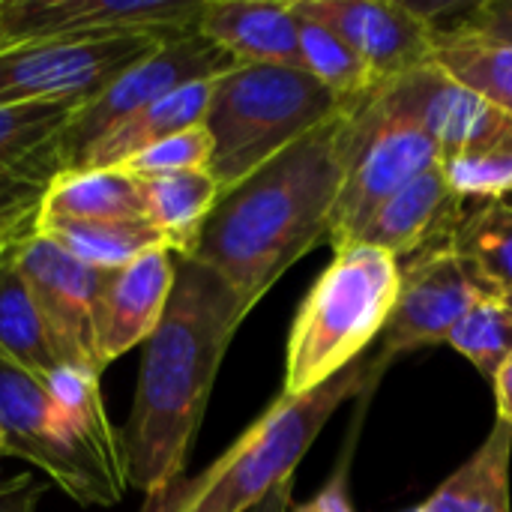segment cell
Returning <instances> with one entry per match:
<instances>
[{
	"label": "cell",
	"mask_w": 512,
	"mask_h": 512,
	"mask_svg": "<svg viewBox=\"0 0 512 512\" xmlns=\"http://www.w3.org/2000/svg\"><path fill=\"white\" fill-rule=\"evenodd\" d=\"M249 312L222 276L177 258L174 291L144 342L132 411L120 429L129 486L147 501L183 483L225 351Z\"/></svg>",
	"instance_id": "cell-1"
},
{
	"label": "cell",
	"mask_w": 512,
	"mask_h": 512,
	"mask_svg": "<svg viewBox=\"0 0 512 512\" xmlns=\"http://www.w3.org/2000/svg\"><path fill=\"white\" fill-rule=\"evenodd\" d=\"M345 111L222 192L207 216L192 261L222 276L249 309L330 237L345 177Z\"/></svg>",
	"instance_id": "cell-2"
},
{
	"label": "cell",
	"mask_w": 512,
	"mask_h": 512,
	"mask_svg": "<svg viewBox=\"0 0 512 512\" xmlns=\"http://www.w3.org/2000/svg\"><path fill=\"white\" fill-rule=\"evenodd\" d=\"M0 438L3 456L30 462L81 507H114L129 489L123 438L96 375L60 369L42 381L0 360Z\"/></svg>",
	"instance_id": "cell-3"
},
{
	"label": "cell",
	"mask_w": 512,
	"mask_h": 512,
	"mask_svg": "<svg viewBox=\"0 0 512 512\" xmlns=\"http://www.w3.org/2000/svg\"><path fill=\"white\" fill-rule=\"evenodd\" d=\"M381 375L375 357H363L306 396H279L207 471L147 501L144 512H246L276 486L294 480L297 465L327 420Z\"/></svg>",
	"instance_id": "cell-4"
},
{
	"label": "cell",
	"mask_w": 512,
	"mask_h": 512,
	"mask_svg": "<svg viewBox=\"0 0 512 512\" xmlns=\"http://www.w3.org/2000/svg\"><path fill=\"white\" fill-rule=\"evenodd\" d=\"M399 297V261L375 246L333 255L300 303L288 345L282 396H306L366 357Z\"/></svg>",
	"instance_id": "cell-5"
},
{
	"label": "cell",
	"mask_w": 512,
	"mask_h": 512,
	"mask_svg": "<svg viewBox=\"0 0 512 512\" xmlns=\"http://www.w3.org/2000/svg\"><path fill=\"white\" fill-rule=\"evenodd\" d=\"M345 108L300 66L237 63L213 78L204 114L213 141L207 171L228 192Z\"/></svg>",
	"instance_id": "cell-6"
},
{
	"label": "cell",
	"mask_w": 512,
	"mask_h": 512,
	"mask_svg": "<svg viewBox=\"0 0 512 512\" xmlns=\"http://www.w3.org/2000/svg\"><path fill=\"white\" fill-rule=\"evenodd\" d=\"M342 159L345 177L327 237L333 252L354 246L387 198L441 162L435 144L411 123L384 111L375 90L345 111Z\"/></svg>",
	"instance_id": "cell-7"
},
{
	"label": "cell",
	"mask_w": 512,
	"mask_h": 512,
	"mask_svg": "<svg viewBox=\"0 0 512 512\" xmlns=\"http://www.w3.org/2000/svg\"><path fill=\"white\" fill-rule=\"evenodd\" d=\"M162 39L168 36L108 33L6 48L0 51V105H84Z\"/></svg>",
	"instance_id": "cell-8"
},
{
	"label": "cell",
	"mask_w": 512,
	"mask_h": 512,
	"mask_svg": "<svg viewBox=\"0 0 512 512\" xmlns=\"http://www.w3.org/2000/svg\"><path fill=\"white\" fill-rule=\"evenodd\" d=\"M237 66L219 45L204 39L198 30L162 39L150 54L135 60L120 78H114L99 96L78 105L57 138L60 168L69 171L81 153L114 129L129 114L189 87L198 81H213Z\"/></svg>",
	"instance_id": "cell-9"
},
{
	"label": "cell",
	"mask_w": 512,
	"mask_h": 512,
	"mask_svg": "<svg viewBox=\"0 0 512 512\" xmlns=\"http://www.w3.org/2000/svg\"><path fill=\"white\" fill-rule=\"evenodd\" d=\"M486 294L492 291L459 255L453 240L432 243L399 261V297L381 333L378 366L384 369L402 354L444 345L459 318Z\"/></svg>",
	"instance_id": "cell-10"
},
{
	"label": "cell",
	"mask_w": 512,
	"mask_h": 512,
	"mask_svg": "<svg viewBox=\"0 0 512 512\" xmlns=\"http://www.w3.org/2000/svg\"><path fill=\"white\" fill-rule=\"evenodd\" d=\"M375 99L393 117L420 129L441 159L480 150H512V117L426 63L375 87Z\"/></svg>",
	"instance_id": "cell-11"
},
{
	"label": "cell",
	"mask_w": 512,
	"mask_h": 512,
	"mask_svg": "<svg viewBox=\"0 0 512 512\" xmlns=\"http://www.w3.org/2000/svg\"><path fill=\"white\" fill-rule=\"evenodd\" d=\"M12 261L39 306L63 366L99 378L102 363L96 354L93 309L105 270L87 267L42 234L21 240L12 249Z\"/></svg>",
	"instance_id": "cell-12"
},
{
	"label": "cell",
	"mask_w": 512,
	"mask_h": 512,
	"mask_svg": "<svg viewBox=\"0 0 512 512\" xmlns=\"http://www.w3.org/2000/svg\"><path fill=\"white\" fill-rule=\"evenodd\" d=\"M201 0H0V45H30L54 39L108 33H192Z\"/></svg>",
	"instance_id": "cell-13"
},
{
	"label": "cell",
	"mask_w": 512,
	"mask_h": 512,
	"mask_svg": "<svg viewBox=\"0 0 512 512\" xmlns=\"http://www.w3.org/2000/svg\"><path fill=\"white\" fill-rule=\"evenodd\" d=\"M291 9L333 30L378 84L432 63L441 24L420 6L390 0H291Z\"/></svg>",
	"instance_id": "cell-14"
},
{
	"label": "cell",
	"mask_w": 512,
	"mask_h": 512,
	"mask_svg": "<svg viewBox=\"0 0 512 512\" xmlns=\"http://www.w3.org/2000/svg\"><path fill=\"white\" fill-rule=\"evenodd\" d=\"M174 279L177 255L165 246L144 252L117 270H105L93 309L96 354L102 369L153 336L174 291Z\"/></svg>",
	"instance_id": "cell-15"
},
{
	"label": "cell",
	"mask_w": 512,
	"mask_h": 512,
	"mask_svg": "<svg viewBox=\"0 0 512 512\" xmlns=\"http://www.w3.org/2000/svg\"><path fill=\"white\" fill-rule=\"evenodd\" d=\"M465 213V201L450 189L441 162H435L375 210L354 246H375L402 261L432 243L450 240Z\"/></svg>",
	"instance_id": "cell-16"
},
{
	"label": "cell",
	"mask_w": 512,
	"mask_h": 512,
	"mask_svg": "<svg viewBox=\"0 0 512 512\" xmlns=\"http://www.w3.org/2000/svg\"><path fill=\"white\" fill-rule=\"evenodd\" d=\"M300 18L291 3L201 0L195 30L234 63L300 66ZM303 69V66H300Z\"/></svg>",
	"instance_id": "cell-17"
},
{
	"label": "cell",
	"mask_w": 512,
	"mask_h": 512,
	"mask_svg": "<svg viewBox=\"0 0 512 512\" xmlns=\"http://www.w3.org/2000/svg\"><path fill=\"white\" fill-rule=\"evenodd\" d=\"M78 105H0V192L48 189L63 171L57 138Z\"/></svg>",
	"instance_id": "cell-18"
},
{
	"label": "cell",
	"mask_w": 512,
	"mask_h": 512,
	"mask_svg": "<svg viewBox=\"0 0 512 512\" xmlns=\"http://www.w3.org/2000/svg\"><path fill=\"white\" fill-rule=\"evenodd\" d=\"M114 219H144L138 180L123 168H72L48 183L36 228Z\"/></svg>",
	"instance_id": "cell-19"
},
{
	"label": "cell",
	"mask_w": 512,
	"mask_h": 512,
	"mask_svg": "<svg viewBox=\"0 0 512 512\" xmlns=\"http://www.w3.org/2000/svg\"><path fill=\"white\" fill-rule=\"evenodd\" d=\"M210 90H213V81H198L129 114L114 129H108L99 141H93L72 168H120L132 156L165 141L168 135L204 123Z\"/></svg>",
	"instance_id": "cell-20"
},
{
	"label": "cell",
	"mask_w": 512,
	"mask_h": 512,
	"mask_svg": "<svg viewBox=\"0 0 512 512\" xmlns=\"http://www.w3.org/2000/svg\"><path fill=\"white\" fill-rule=\"evenodd\" d=\"M138 180V177H135ZM144 219L162 234L177 258H192L210 210L219 201V186L210 171H183L138 180Z\"/></svg>",
	"instance_id": "cell-21"
},
{
	"label": "cell",
	"mask_w": 512,
	"mask_h": 512,
	"mask_svg": "<svg viewBox=\"0 0 512 512\" xmlns=\"http://www.w3.org/2000/svg\"><path fill=\"white\" fill-rule=\"evenodd\" d=\"M0 360L42 381L66 369L12 252L0 258Z\"/></svg>",
	"instance_id": "cell-22"
},
{
	"label": "cell",
	"mask_w": 512,
	"mask_h": 512,
	"mask_svg": "<svg viewBox=\"0 0 512 512\" xmlns=\"http://www.w3.org/2000/svg\"><path fill=\"white\" fill-rule=\"evenodd\" d=\"M512 426L495 423L480 450L453 471L423 512H510Z\"/></svg>",
	"instance_id": "cell-23"
},
{
	"label": "cell",
	"mask_w": 512,
	"mask_h": 512,
	"mask_svg": "<svg viewBox=\"0 0 512 512\" xmlns=\"http://www.w3.org/2000/svg\"><path fill=\"white\" fill-rule=\"evenodd\" d=\"M432 63L512 117V45L456 27H441Z\"/></svg>",
	"instance_id": "cell-24"
},
{
	"label": "cell",
	"mask_w": 512,
	"mask_h": 512,
	"mask_svg": "<svg viewBox=\"0 0 512 512\" xmlns=\"http://www.w3.org/2000/svg\"><path fill=\"white\" fill-rule=\"evenodd\" d=\"M36 234L51 237L72 258L96 270H117L144 252L162 249V234L147 219H114V222H66L51 228H36ZM168 249V246H165Z\"/></svg>",
	"instance_id": "cell-25"
},
{
	"label": "cell",
	"mask_w": 512,
	"mask_h": 512,
	"mask_svg": "<svg viewBox=\"0 0 512 512\" xmlns=\"http://www.w3.org/2000/svg\"><path fill=\"white\" fill-rule=\"evenodd\" d=\"M459 255L471 264L480 282L498 294L512 297V201H486L465 213L450 237Z\"/></svg>",
	"instance_id": "cell-26"
},
{
	"label": "cell",
	"mask_w": 512,
	"mask_h": 512,
	"mask_svg": "<svg viewBox=\"0 0 512 512\" xmlns=\"http://www.w3.org/2000/svg\"><path fill=\"white\" fill-rule=\"evenodd\" d=\"M297 27L300 36V66L318 81L324 84L336 99H342L345 105H354L360 99H366L375 87L378 78L372 75V69L357 57L354 48H348L333 30L303 18Z\"/></svg>",
	"instance_id": "cell-27"
},
{
	"label": "cell",
	"mask_w": 512,
	"mask_h": 512,
	"mask_svg": "<svg viewBox=\"0 0 512 512\" xmlns=\"http://www.w3.org/2000/svg\"><path fill=\"white\" fill-rule=\"evenodd\" d=\"M447 345H453L480 375L492 381L498 366L512 354V300L486 294L480 297L450 330Z\"/></svg>",
	"instance_id": "cell-28"
},
{
	"label": "cell",
	"mask_w": 512,
	"mask_h": 512,
	"mask_svg": "<svg viewBox=\"0 0 512 512\" xmlns=\"http://www.w3.org/2000/svg\"><path fill=\"white\" fill-rule=\"evenodd\" d=\"M450 189L462 201H501L512 192V150H480L441 159Z\"/></svg>",
	"instance_id": "cell-29"
},
{
	"label": "cell",
	"mask_w": 512,
	"mask_h": 512,
	"mask_svg": "<svg viewBox=\"0 0 512 512\" xmlns=\"http://www.w3.org/2000/svg\"><path fill=\"white\" fill-rule=\"evenodd\" d=\"M210 132L204 123L189 126L183 132L168 135L165 141L147 147L144 153L132 156L126 165H120L126 174L144 180V177H165V174H183V171H207L210 168Z\"/></svg>",
	"instance_id": "cell-30"
},
{
	"label": "cell",
	"mask_w": 512,
	"mask_h": 512,
	"mask_svg": "<svg viewBox=\"0 0 512 512\" xmlns=\"http://www.w3.org/2000/svg\"><path fill=\"white\" fill-rule=\"evenodd\" d=\"M45 189H15L0 192V258L12 252L21 240L36 234V216Z\"/></svg>",
	"instance_id": "cell-31"
},
{
	"label": "cell",
	"mask_w": 512,
	"mask_h": 512,
	"mask_svg": "<svg viewBox=\"0 0 512 512\" xmlns=\"http://www.w3.org/2000/svg\"><path fill=\"white\" fill-rule=\"evenodd\" d=\"M456 30H465V33H474V36H486V39L512 45V0H486V3H477L456 24Z\"/></svg>",
	"instance_id": "cell-32"
},
{
	"label": "cell",
	"mask_w": 512,
	"mask_h": 512,
	"mask_svg": "<svg viewBox=\"0 0 512 512\" xmlns=\"http://www.w3.org/2000/svg\"><path fill=\"white\" fill-rule=\"evenodd\" d=\"M45 489L48 486L42 480H33L30 474L0 480V512H36Z\"/></svg>",
	"instance_id": "cell-33"
},
{
	"label": "cell",
	"mask_w": 512,
	"mask_h": 512,
	"mask_svg": "<svg viewBox=\"0 0 512 512\" xmlns=\"http://www.w3.org/2000/svg\"><path fill=\"white\" fill-rule=\"evenodd\" d=\"M294 512H354L351 498H348V486H345V474L339 471L315 498H309L306 504H297Z\"/></svg>",
	"instance_id": "cell-34"
},
{
	"label": "cell",
	"mask_w": 512,
	"mask_h": 512,
	"mask_svg": "<svg viewBox=\"0 0 512 512\" xmlns=\"http://www.w3.org/2000/svg\"><path fill=\"white\" fill-rule=\"evenodd\" d=\"M492 387H495L498 423L512 426V354L498 366V372L492 375Z\"/></svg>",
	"instance_id": "cell-35"
},
{
	"label": "cell",
	"mask_w": 512,
	"mask_h": 512,
	"mask_svg": "<svg viewBox=\"0 0 512 512\" xmlns=\"http://www.w3.org/2000/svg\"><path fill=\"white\" fill-rule=\"evenodd\" d=\"M291 498H294V480H288V483H282V486H276L261 504H255L252 510L246 512H288L291 510Z\"/></svg>",
	"instance_id": "cell-36"
},
{
	"label": "cell",
	"mask_w": 512,
	"mask_h": 512,
	"mask_svg": "<svg viewBox=\"0 0 512 512\" xmlns=\"http://www.w3.org/2000/svg\"><path fill=\"white\" fill-rule=\"evenodd\" d=\"M0 456H3V438H0Z\"/></svg>",
	"instance_id": "cell-37"
},
{
	"label": "cell",
	"mask_w": 512,
	"mask_h": 512,
	"mask_svg": "<svg viewBox=\"0 0 512 512\" xmlns=\"http://www.w3.org/2000/svg\"><path fill=\"white\" fill-rule=\"evenodd\" d=\"M408 512H423V507H420V510H408Z\"/></svg>",
	"instance_id": "cell-38"
},
{
	"label": "cell",
	"mask_w": 512,
	"mask_h": 512,
	"mask_svg": "<svg viewBox=\"0 0 512 512\" xmlns=\"http://www.w3.org/2000/svg\"><path fill=\"white\" fill-rule=\"evenodd\" d=\"M0 51H3V45H0Z\"/></svg>",
	"instance_id": "cell-39"
},
{
	"label": "cell",
	"mask_w": 512,
	"mask_h": 512,
	"mask_svg": "<svg viewBox=\"0 0 512 512\" xmlns=\"http://www.w3.org/2000/svg\"><path fill=\"white\" fill-rule=\"evenodd\" d=\"M510 300H512V297H510Z\"/></svg>",
	"instance_id": "cell-40"
}]
</instances>
